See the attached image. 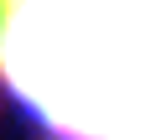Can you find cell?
<instances>
[{"label":"cell","mask_w":145,"mask_h":140,"mask_svg":"<svg viewBox=\"0 0 145 140\" xmlns=\"http://www.w3.org/2000/svg\"><path fill=\"white\" fill-rule=\"evenodd\" d=\"M0 88L42 140H145V0H0Z\"/></svg>","instance_id":"6da1fadb"}]
</instances>
